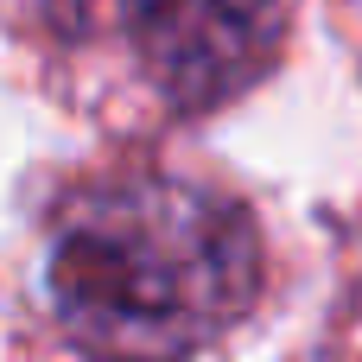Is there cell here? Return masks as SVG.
<instances>
[{
    "instance_id": "cell-1",
    "label": "cell",
    "mask_w": 362,
    "mask_h": 362,
    "mask_svg": "<svg viewBox=\"0 0 362 362\" xmlns=\"http://www.w3.org/2000/svg\"><path fill=\"white\" fill-rule=\"evenodd\" d=\"M45 293L89 362H185L255 312L261 229L216 185L108 178L57 223Z\"/></svg>"
},
{
    "instance_id": "cell-2",
    "label": "cell",
    "mask_w": 362,
    "mask_h": 362,
    "mask_svg": "<svg viewBox=\"0 0 362 362\" xmlns=\"http://www.w3.org/2000/svg\"><path fill=\"white\" fill-rule=\"evenodd\" d=\"M121 25L146 83L178 115H210L280 64L286 0H121Z\"/></svg>"
}]
</instances>
